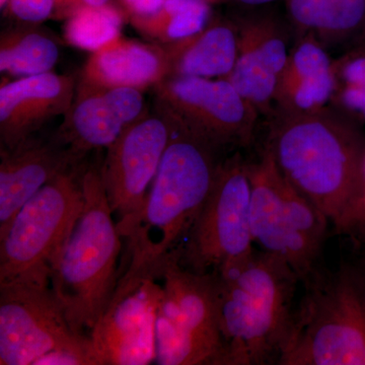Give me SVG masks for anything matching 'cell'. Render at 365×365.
Here are the masks:
<instances>
[{"label": "cell", "mask_w": 365, "mask_h": 365, "mask_svg": "<svg viewBox=\"0 0 365 365\" xmlns=\"http://www.w3.org/2000/svg\"><path fill=\"white\" fill-rule=\"evenodd\" d=\"M168 117L172 136L145 202L130 220L117 222L127 245L118 280L160 278L165 261L182 250L222 162L220 150Z\"/></svg>", "instance_id": "1"}, {"label": "cell", "mask_w": 365, "mask_h": 365, "mask_svg": "<svg viewBox=\"0 0 365 365\" xmlns=\"http://www.w3.org/2000/svg\"><path fill=\"white\" fill-rule=\"evenodd\" d=\"M269 117L264 148L281 175L334 227L359 188L364 126L330 104L311 111H274Z\"/></svg>", "instance_id": "2"}, {"label": "cell", "mask_w": 365, "mask_h": 365, "mask_svg": "<svg viewBox=\"0 0 365 365\" xmlns=\"http://www.w3.org/2000/svg\"><path fill=\"white\" fill-rule=\"evenodd\" d=\"M213 273L222 340L220 365L277 364L294 319L297 274L279 257L262 250Z\"/></svg>", "instance_id": "3"}, {"label": "cell", "mask_w": 365, "mask_h": 365, "mask_svg": "<svg viewBox=\"0 0 365 365\" xmlns=\"http://www.w3.org/2000/svg\"><path fill=\"white\" fill-rule=\"evenodd\" d=\"M83 205L50 270V284L71 328L93 330L116 288L123 237L108 201L101 170L83 174Z\"/></svg>", "instance_id": "4"}, {"label": "cell", "mask_w": 365, "mask_h": 365, "mask_svg": "<svg viewBox=\"0 0 365 365\" xmlns=\"http://www.w3.org/2000/svg\"><path fill=\"white\" fill-rule=\"evenodd\" d=\"M277 364L365 365V269H317Z\"/></svg>", "instance_id": "5"}, {"label": "cell", "mask_w": 365, "mask_h": 365, "mask_svg": "<svg viewBox=\"0 0 365 365\" xmlns=\"http://www.w3.org/2000/svg\"><path fill=\"white\" fill-rule=\"evenodd\" d=\"M248 174L255 245L287 262L304 282L319 268L330 220L281 175L265 148L248 163Z\"/></svg>", "instance_id": "6"}, {"label": "cell", "mask_w": 365, "mask_h": 365, "mask_svg": "<svg viewBox=\"0 0 365 365\" xmlns=\"http://www.w3.org/2000/svg\"><path fill=\"white\" fill-rule=\"evenodd\" d=\"M163 295L155 322L160 365H220L217 281L215 273H197L170 255L160 271Z\"/></svg>", "instance_id": "7"}, {"label": "cell", "mask_w": 365, "mask_h": 365, "mask_svg": "<svg viewBox=\"0 0 365 365\" xmlns=\"http://www.w3.org/2000/svg\"><path fill=\"white\" fill-rule=\"evenodd\" d=\"M83 175L73 167L45 185L0 230V284H50L51 264L83 205Z\"/></svg>", "instance_id": "8"}, {"label": "cell", "mask_w": 365, "mask_h": 365, "mask_svg": "<svg viewBox=\"0 0 365 365\" xmlns=\"http://www.w3.org/2000/svg\"><path fill=\"white\" fill-rule=\"evenodd\" d=\"M248 162L239 153L222 160L212 189L182 245L181 264L213 273L254 253Z\"/></svg>", "instance_id": "9"}, {"label": "cell", "mask_w": 365, "mask_h": 365, "mask_svg": "<svg viewBox=\"0 0 365 365\" xmlns=\"http://www.w3.org/2000/svg\"><path fill=\"white\" fill-rule=\"evenodd\" d=\"M155 91L157 109L218 150L253 140L260 113L227 78L170 76Z\"/></svg>", "instance_id": "10"}, {"label": "cell", "mask_w": 365, "mask_h": 365, "mask_svg": "<svg viewBox=\"0 0 365 365\" xmlns=\"http://www.w3.org/2000/svg\"><path fill=\"white\" fill-rule=\"evenodd\" d=\"M91 345L71 328L49 284H0V364L34 365L53 350Z\"/></svg>", "instance_id": "11"}, {"label": "cell", "mask_w": 365, "mask_h": 365, "mask_svg": "<svg viewBox=\"0 0 365 365\" xmlns=\"http://www.w3.org/2000/svg\"><path fill=\"white\" fill-rule=\"evenodd\" d=\"M158 278L118 280L91 332L98 365H146L157 360L155 322L163 295Z\"/></svg>", "instance_id": "12"}, {"label": "cell", "mask_w": 365, "mask_h": 365, "mask_svg": "<svg viewBox=\"0 0 365 365\" xmlns=\"http://www.w3.org/2000/svg\"><path fill=\"white\" fill-rule=\"evenodd\" d=\"M172 131L170 118L157 109L134 122L107 148L101 175L116 222L130 220L143 207Z\"/></svg>", "instance_id": "13"}, {"label": "cell", "mask_w": 365, "mask_h": 365, "mask_svg": "<svg viewBox=\"0 0 365 365\" xmlns=\"http://www.w3.org/2000/svg\"><path fill=\"white\" fill-rule=\"evenodd\" d=\"M235 23L239 53L227 79L260 115L270 116L292 47L289 33L281 21L269 14L248 16Z\"/></svg>", "instance_id": "14"}, {"label": "cell", "mask_w": 365, "mask_h": 365, "mask_svg": "<svg viewBox=\"0 0 365 365\" xmlns=\"http://www.w3.org/2000/svg\"><path fill=\"white\" fill-rule=\"evenodd\" d=\"M144 110L145 100L140 90L79 83L58 140L78 158L95 148H109L145 115Z\"/></svg>", "instance_id": "15"}, {"label": "cell", "mask_w": 365, "mask_h": 365, "mask_svg": "<svg viewBox=\"0 0 365 365\" xmlns=\"http://www.w3.org/2000/svg\"><path fill=\"white\" fill-rule=\"evenodd\" d=\"M76 88L74 78L52 71L4 83L0 88L1 148H14L53 117L66 116Z\"/></svg>", "instance_id": "16"}, {"label": "cell", "mask_w": 365, "mask_h": 365, "mask_svg": "<svg viewBox=\"0 0 365 365\" xmlns=\"http://www.w3.org/2000/svg\"><path fill=\"white\" fill-rule=\"evenodd\" d=\"M79 158L58 139L54 143L26 139L1 148L0 230L47 182L76 165Z\"/></svg>", "instance_id": "17"}, {"label": "cell", "mask_w": 365, "mask_h": 365, "mask_svg": "<svg viewBox=\"0 0 365 365\" xmlns=\"http://www.w3.org/2000/svg\"><path fill=\"white\" fill-rule=\"evenodd\" d=\"M335 88L334 60L328 50L312 36H299L278 83L274 111L304 112L325 107L332 101Z\"/></svg>", "instance_id": "18"}, {"label": "cell", "mask_w": 365, "mask_h": 365, "mask_svg": "<svg viewBox=\"0 0 365 365\" xmlns=\"http://www.w3.org/2000/svg\"><path fill=\"white\" fill-rule=\"evenodd\" d=\"M170 67L162 44H145L120 37L91 53L81 83L97 88L143 91L169 78Z\"/></svg>", "instance_id": "19"}, {"label": "cell", "mask_w": 365, "mask_h": 365, "mask_svg": "<svg viewBox=\"0 0 365 365\" xmlns=\"http://www.w3.org/2000/svg\"><path fill=\"white\" fill-rule=\"evenodd\" d=\"M162 45L169 61V78H227L239 53L237 23L210 21L191 37Z\"/></svg>", "instance_id": "20"}, {"label": "cell", "mask_w": 365, "mask_h": 365, "mask_svg": "<svg viewBox=\"0 0 365 365\" xmlns=\"http://www.w3.org/2000/svg\"><path fill=\"white\" fill-rule=\"evenodd\" d=\"M290 23L327 50L351 49L365 40V0H287Z\"/></svg>", "instance_id": "21"}, {"label": "cell", "mask_w": 365, "mask_h": 365, "mask_svg": "<svg viewBox=\"0 0 365 365\" xmlns=\"http://www.w3.org/2000/svg\"><path fill=\"white\" fill-rule=\"evenodd\" d=\"M54 40L37 30L4 34L0 41V71L16 78L52 71L59 59Z\"/></svg>", "instance_id": "22"}, {"label": "cell", "mask_w": 365, "mask_h": 365, "mask_svg": "<svg viewBox=\"0 0 365 365\" xmlns=\"http://www.w3.org/2000/svg\"><path fill=\"white\" fill-rule=\"evenodd\" d=\"M207 0H165L157 14L148 18L131 19L143 35L169 44L201 32L210 23Z\"/></svg>", "instance_id": "23"}, {"label": "cell", "mask_w": 365, "mask_h": 365, "mask_svg": "<svg viewBox=\"0 0 365 365\" xmlns=\"http://www.w3.org/2000/svg\"><path fill=\"white\" fill-rule=\"evenodd\" d=\"M122 26L123 16L112 4H81L68 14L64 37L73 47L93 53L122 37Z\"/></svg>", "instance_id": "24"}, {"label": "cell", "mask_w": 365, "mask_h": 365, "mask_svg": "<svg viewBox=\"0 0 365 365\" xmlns=\"http://www.w3.org/2000/svg\"><path fill=\"white\" fill-rule=\"evenodd\" d=\"M332 106L365 126V40L336 60Z\"/></svg>", "instance_id": "25"}, {"label": "cell", "mask_w": 365, "mask_h": 365, "mask_svg": "<svg viewBox=\"0 0 365 365\" xmlns=\"http://www.w3.org/2000/svg\"><path fill=\"white\" fill-rule=\"evenodd\" d=\"M81 4V0H9L6 7L16 20L39 24L48 20L55 11H66L69 14Z\"/></svg>", "instance_id": "26"}, {"label": "cell", "mask_w": 365, "mask_h": 365, "mask_svg": "<svg viewBox=\"0 0 365 365\" xmlns=\"http://www.w3.org/2000/svg\"><path fill=\"white\" fill-rule=\"evenodd\" d=\"M333 227L336 234L349 235L355 241L365 237V157L359 188Z\"/></svg>", "instance_id": "27"}, {"label": "cell", "mask_w": 365, "mask_h": 365, "mask_svg": "<svg viewBox=\"0 0 365 365\" xmlns=\"http://www.w3.org/2000/svg\"><path fill=\"white\" fill-rule=\"evenodd\" d=\"M165 0H121L131 19L148 18L157 14Z\"/></svg>", "instance_id": "28"}, {"label": "cell", "mask_w": 365, "mask_h": 365, "mask_svg": "<svg viewBox=\"0 0 365 365\" xmlns=\"http://www.w3.org/2000/svg\"><path fill=\"white\" fill-rule=\"evenodd\" d=\"M242 4H248V6H261V4H268V2L275 1V0H237Z\"/></svg>", "instance_id": "29"}, {"label": "cell", "mask_w": 365, "mask_h": 365, "mask_svg": "<svg viewBox=\"0 0 365 365\" xmlns=\"http://www.w3.org/2000/svg\"><path fill=\"white\" fill-rule=\"evenodd\" d=\"M83 4H90V6H104L109 4V0H81Z\"/></svg>", "instance_id": "30"}, {"label": "cell", "mask_w": 365, "mask_h": 365, "mask_svg": "<svg viewBox=\"0 0 365 365\" xmlns=\"http://www.w3.org/2000/svg\"><path fill=\"white\" fill-rule=\"evenodd\" d=\"M7 2H9V0H0V6L4 9V7H6Z\"/></svg>", "instance_id": "31"}, {"label": "cell", "mask_w": 365, "mask_h": 365, "mask_svg": "<svg viewBox=\"0 0 365 365\" xmlns=\"http://www.w3.org/2000/svg\"><path fill=\"white\" fill-rule=\"evenodd\" d=\"M364 269H365V267H364Z\"/></svg>", "instance_id": "32"}]
</instances>
